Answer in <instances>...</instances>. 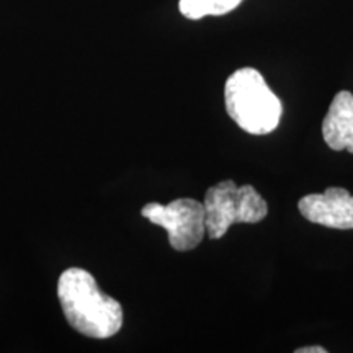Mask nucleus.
<instances>
[{"label": "nucleus", "instance_id": "f257e3e1", "mask_svg": "<svg viewBox=\"0 0 353 353\" xmlns=\"http://www.w3.org/2000/svg\"><path fill=\"white\" fill-rule=\"evenodd\" d=\"M57 296L65 319L79 334L108 339L121 329V304L99 288L83 268H68L57 281Z\"/></svg>", "mask_w": 353, "mask_h": 353}, {"label": "nucleus", "instance_id": "f03ea898", "mask_svg": "<svg viewBox=\"0 0 353 353\" xmlns=\"http://www.w3.org/2000/svg\"><path fill=\"white\" fill-rule=\"evenodd\" d=\"M228 114L241 130L262 136L275 131L283 107L257 69L242 68L231 74L224 87Z\"/></svg>", "mask_w": 353, "mask_h": 353}, {"label": "nucleus", "instance_id": "7ed1b4c3", "mask_svg": "<svg viewBox=\"0 0 353 353\" xmlns=\"http://www.w3.org/2000/svg\"><path fill=\"white\" fill-rule=\"evenodd\" d=\"M203 206L210 239H221L232 224L260 223L268 213L267 201L252 185H236L232 180L206 190Z\"/></svg>", "mask_w": 353, "mask_h": 353}, {"label": "nucleus", "instance_id": "20e7f679", "mask_svg": "<svg viewBox=\"0 0 353 353\" xmlns=\"http://www.w3.org/2000/svg\"><path fill=\"white\" fill-rule=\"evenodd\" d=\"M141 213L152 224L165 229L170 245L179 252L195 249L205 237V206L192 198H179L170 201L169 205L149 203Z\"/></svg>", "mask_w": 353, "mask_h": 353}, {"label": "nucleus", "instance_id": "39448f33", "mask_svg": "<svg viewBox=\"0 0 353 353\" xmlns=\"http://www.w3.org/2000/svg\"><path fill=\"white\" fill-rule=\"evenodd\" d=\"M298 208L307 221L332 229H353V195L341 187L301 198Z\"/></svg>", "mask_w": 353, "mask_h": 353}, {"label": "nucleus", "instance_id": "423d86ee", "mask_svg": "<svg viewBox=\"0 0 353 353\" xmlns=\"http://www.w3.org/2000/svg\"><path fill=\"white\" fill-rule=\"evenodd\" d=\"M322 136L332 151L353 154V95L342 90L334 97L322 121Z\"/></svg>", "mask_w": 353, "mask_h": 353}, {"label": "nucleus", "instance_id": "0eeeda50", "mask_svg": "<svg viewBox=\"0 0 353 353\" xmlns=\"http://www.w3.org/2000/svg\"><path fill=\"white\" fill-rule=\"evenodd\" d=\"M242 0H180L179 10L185 19L200 20L203 17H219L232 12Z\"/></svg>", "mask_w": 353, "mask_h": 353}, {"label": "nucleus", "instance_id": "6e6552de", "mask_svg": "<svg viewBox=\"0 0 353 353\" xmlns=\"http://www.w3.org/2000/svg\"><path fill=\"white\" fill-rule=\"evenodd\" d=\"M327 350H325L324 347H301L298 348L296 353H325Z\"/></svg>", "mask_w": 353, "mask_h": 353}]
</instances>
